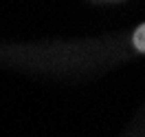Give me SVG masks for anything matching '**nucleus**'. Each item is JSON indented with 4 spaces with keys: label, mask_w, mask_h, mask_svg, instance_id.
Masks as SVG:
<instances>
[{
    "label": "nucleus",
    "mask_w": 145,
    "mask_h": 137,
    "mask_svg": "<svg viewBox=\"0 0 145 137\" xmlns=\"http://www.w3.org/2000/svg\"><path fill=\"white\" fill-rule=\"evenodd\" d=\"M132 40H134V46H136V49L145 53V24H141V27L134 31V38H132Z\"/></svg>",
    "instance_id": "obj_1"
}]
</instances>
